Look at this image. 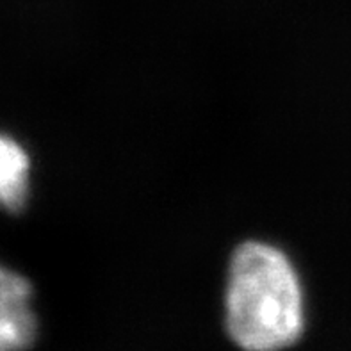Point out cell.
<instances>
[{
	"label": "cell",
	"mask_w": 351,
	"mask_h": 351,
	"mask_svg": "<svg viewBox=\"0 0 351 351\" xmlns=\"http://www.w3.org/2000/svg\"><path fill=\"white\" fill-rule=\"evenodd\" d=\"M227 330L246 351H278L298 341L305 325L303 293L289 257L267 243L241 245L228 267Z\"/></svg>",
	"instance_id": "cell-1"
},
{
	"label": "cell",
	"mask_w": 351,
	"mask_h": 351,
	"mask_svg": "<svg viewBox=\"0 0 351 351\" xmlns=\"http://www.w3.org/2000/svg\"><path fill=\"white\" fill-rule=\"evenodd\" d=\"M31 284L0 266V351H23L34 343L36 316Z\"/></svg>",
	"instance_id": "cell-2"
},
{
	"label": "cell",
	"mask_w": 351,
	"mask_h": 351,
	"mask_svg": "<svg viewBox=\"0 0 351 351\" xmlns=\"http://www.w3.org/2000/svg\"><path fill=\"white\" fill-rule=\"evenodd\" d=\"M31 160L20 143L0 134V207L20 210L29 193Z\"/></svg>",
	"instance_id": "cell-3"
}]
</instances>
